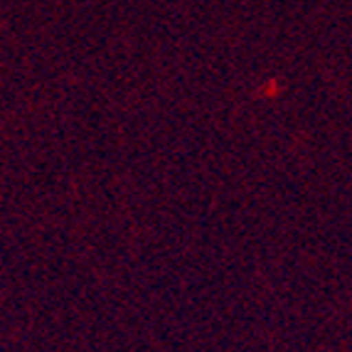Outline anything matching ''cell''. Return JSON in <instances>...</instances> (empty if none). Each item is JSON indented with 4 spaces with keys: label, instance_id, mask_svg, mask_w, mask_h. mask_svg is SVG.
Wrapping results in <instances>:
<instances>
[]
</instances>
